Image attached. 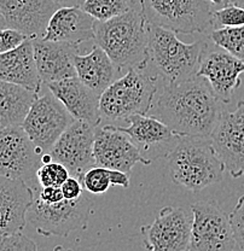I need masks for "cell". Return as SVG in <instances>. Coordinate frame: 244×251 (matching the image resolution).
Masks as SVG:
<instances>
[{"label": "cell", "mask_w": 244, "mask_h": 251, "mask_svg": "<svg viewBox=\"0 0 244 251\" xmlns=\"http://www.w3.org/2000/svg\"><path fill=\"white\" fill-rule=\"evenodd\" d=\"M192 211L184 206H164L150 225L140 228L148 251H188Z\"/></svg>", "instance_id": "cell-10"}, {"label": "cell", "mask_w": 244, "mask_h": 251, "mask_svg": "<svg viewBox=\"0 0 244 251\" xmlns=\"http://www.w3.org/2000/svg\"><path fill=\"white\" fill-rule=\"evenodd\" d=\"M74 121V117L47 88L44 94H38L22 128L43 156L51 151L63 132Z\"/></svg>", "instance_id": "cell-8"}, {"label": "cell", "mask_w": 244, "mask_h": 251, "mask_svg": "<svg viewBox=\"0 0 244 251\" xmlns=\"http://www.w3.org/2000/svg\"><path fill=\"white\" fill-rule=\"evenodd\" d=\"M94 163L109 171L130 173L137 163L151 164L144 158L127 134L116 126L106 125L96 128L93 145Z\"/></svg>", "instance_id": "cell-14"}, {"label": "cell", "mask_w": 244, "mask_h": 251, "mask_svg": "<svg viewBox=\"0 0 244 251\" xmlns=\"http://www.w3.org/2000/svg\"><path fill=\"white\" fill-rule=\"evenodd\" d=\"M209 39L214 45L244 62V25L217 28L209 31Z\"/></svg>", "instance_id": "cell-26"}, {"label": "cell", "mask_w": 244, "mask_h": 251, "mask_svg": "<svg viewBox=\"0 0 244 251\" xmlns=\"http://www.w3.org/2000/svg\"><path fill=\"white\" fill-rule=\"evenodd\" d=\"M4 28H7V25L6 22H5L4 16H2L1 11H0V29H4Z\"/></svg>", "instance_id": "cell-39"}, {"label": "cell", "mask_w": 244, "mask_h": 251, "mask_svg": "<svg viewBox=\"0 0 244 251\" xmlns=\"http://www.w3.org/2000/svg\"><path fill=\"white\" fill-rule=\"evenodd\" d=\"M69 176V172L63 164L52 161L41 164L35 177L40 187H61Z\"/></svg>", "instance_id": "cell-28"}, {"label": "cell", "mask_w": 244, "mask_h": 251, "mask_svg": "<svg viewBox=\"0 0 244 251\" xmlns=\"http://www.w3.org/2000/svg\"><path fill=\"white\" fill-rule=\"evenodd\" d=\"M0 80L35 93L41 92L43 81L36 69L31 39H27L17 49L0 54Z\"/></svg>", "instance_id": "cell-22"}, {"label": "cell", "mask_w": 244, "mask_h": 251, "mask_svg": "<svg viewBox=\"0 0 244 251\" xmlns=\"http://www.w3.org/2000/svg\"><path fill=\"white\" fill-rule=\"evenodd\" d=\"M58 9L54 0H0V11L7 28L20 31L28 39L43 38Z\"/></svg>", "instance_id": "cell-17"}, {"label": "cell", "mask_w": 244, "mask_h": 251, "mask_svg": "<svg viewBox=\"0 0 244 251\" xmlns=\"http://www.w3.org/2000/svg\"><path fill=\"white\" fill-rule=\"evenodd\" d=\"M192 228L188 251H233L235 237L229 215L214 201H198L190 206Z\"/></svg>", "instance_id": "cell-9"}, {"label": "cell", "mask_w": 244, "mask_h": 251, "mask_svg": "<svg viewBox=\"0 0 244 251\" xmlns=\"http://www.w3.org/2000/svg\"><path fill=\"white\" fill-rule=\"evenodd\" d=\"M49 91L58 99L77 121H82L98 127L102 124L99 98L94 91L83 85L78 77L65 78L47 83Z\"/></svg>", "instance_id": "cell-20"}, {"label": "cell", "mask_w": 244, "mask_h": 251, "mask_svg": "<svg viewBox=\"0 0 244 251\" xmlns=\"http://www.w3.org/2000/svg\"><path fill=\"white\" fill-rule=\"evenodd\" d=\"M209 2H211L212 5H213V7L215 10L220 9V7H224L225 5L227 4L226 0H209Z\"/></svg>", "instance_id": "cell-37"}, {"label": "cell", "mask_w": 244, "mask_h": 251, "mask_svg": "<svg viewBox=\"0 0 244 251\" xmlns=\"http://www.w3.org/2000/svg\"><path fill=\"white\" fill-rule=\"evenodd\" d=\"M94 22L81 7H59L50 20L43 39L80 45L94 39Z\"/></svg>", "instance_id": "cell-21"}, {"label": "cell", "mask_w": 244, "mask_h": 251, "mask_svg": "<svg viewBox=\"0 0 244 251\" xmlns=\"http://www.w3.org/2000/svg\"><path fill=\"white\" fill-rule=\"evenodd\" d=\"M80 181L82 184L83 190L92 195H104L110 186V171L103 167L94 166L88 169L80 177Z\"/></svg>", "instance_id": "cell-27"}, {"label": "cell", "mask_w": 244, "mask_h": 251, "mask_svg": "<svg viewBox=\"0 0 244 251\" xmlns=\"http://www.w3.org/2000/svg\"><path fill=\"white\" fill-rule=\"evenodd\" d=\"M34 59L43 83L57 82L77 77L74 58L79 54V45L58 41H46L43 38L31 39Z\"/></svg>", "instance_id": "cell-18"}, {"label": "cell", "mask_w": 244, "mask_h": 251, "mask_svg": "<svg viewBox=\"0 0 244 251\" xmlns=\"http://www.w3.org/2000/svg\"><path fill=\"white\" fill-rule=\"evenodd\" d=\"M96 128L90 124L75 120L63 132L49 152L52 161L63 164L69 174L79 180L83 173L96 164L93 156Z\"/></svg>", "instance_id": "cell-13"}, {"label": "cell", "mask_w": 244, "mask_h": 251, "mask_svg": "<svg viewBox=\"0 0 244 251\" xmlns=\"http://www.w3.org/2000/svg\"><path fill=\"white\" fill-rule=\"evenodd\" d=\"M149 56L150 62L163 78V83L178 82L196 76L204 41L185 44L177 33L148 23Z\"/></svg>", "instance_id": "cell-4"}, {"label": "cell", "mask_w": 244, "mask_h": 251, "mask_svg": "<svg viewBox=\"0 0 244 251\" xmlns=\"http://www.w3.org/2000/svg\"><path fill=\"white\" fill-rule=\"evenodd\" d=\"M229 219L236 245L244 251V195L238 198V202L230 213Z\"/></svg>", "instance_id": "cell-30"}, {"label": "cell", "mask_w": 244, "mask_h": 251, "mask_svg": "<svg viewBox=\"0 0 244 251\" xmlns=\"http://www.w3.org/2000/svg\"><path fill=\"white\" fill-rule=\"evenodd\" d=\"M0 251H38L35 242L23 233L0 238Z\"/></svg>", "instance_id": "cell-31"}, {"label": "cell", "mask_w": 244, "mask_h": 251, "mask_svg": "<svg viewBox=\"0 0 244 251\" xmlns=\"http://www.w3.org/2000/svg\"><path fill=\"white\" fill-rule=\"evenodd\" d=\"M146 22L177 34H198L214 29L209 0H139Z\"/></svg>", "instance_id": "cell-6"}, {"label": "cell", "mask_w": 244, "mask_h": 251, "mask_svg": "<svg viewBox=\"0 0 244 251\" xmlns=\"http://www.w3.org/2000/svg\"><path fill=\"white\" fill-rule=\"evenodd\" d=\"M110 182L111 186H121L127 188L130 186V177L127 173L121 171H110Z\"/></svg>", "instance_id": "cell-35"}, {"label": "cell", "mask_w": 244, "mask_h": 251, "mask_svg": "<svg viewBox=\"0 0 244 251\" xmlns=\"http://www.w3.org/2000/svg\"><path fill=\"white\" fill-rule=\"evenodd\" d=\"M63 197L67 201H77L83 195V187L80 180L75 176H69L61 186Z\"/></svg>", "instance_id": "cell-33"}, {"label": "cell", "mask_w": 244, "mask_h": 251, "mask_svg": "<svg viewBox=\"0 0 244 251\" xmlns=\"http://www.w3.org/2000/svg\"><path fill=\"white\" fill-rule=\"evenodd\" d=\"M33 200V187L0 176V238L22 233Z\"/></svg>", "instance_id": "cell-19"}, {"label": "cell", "mask_w": 244, "mask_h": 251, "mask_svg": "<svg viewBox=\"0 0 244 251\" xmlns=\"http://www.w3.org/2000/svg\"><path fill=\"white\" fill-rule=\"evenodd\" d=\"M208 44L202 53L197 76L206 78L221 103H230L233 93L242 83L241 75L244 73V62L229 52Z\"/></svg>", "instance_id": "cell-16"}, {"label": "cell", "mask_w": 244, "mask_h": 251, "mask_svg": "<svg viewBox=\"0 0 244 251\" xmlns=\"http://www.w3.org/2000/svg\"><path fill=\"white\" fill-rule=\"evenodd\" d=\"M59 7H81L85 0H54Z\"/></svg>", "instance_id": "cell-36"}, {"label": "cell", "mask_w": 244, "mask_h": 251, "mask_svg": "<svg viewBox=\"0 0 244 251\" xmlns=\"http://www.w3.org/2000/svg\"><path fill=\"white\" fill-rule=\"evenodd\" d=\"M27 39V36L23 35L20 31L12 29V28L0 29V54L6 53V52L17 49Z\"/></svg>", "instance_id": "cell-32"}, {"label": "cell", "mask_w": 244, "mask_h": 251, "mask_svg": "<svg viewBox=\"0 0 244 251\" xmlns=\"http://www.w3.org/2000/svg\"><path fill=\"white\" fill-rule=\"evenodd\" d=\"M125 121L127 122V127H116L128 135L140 155L150 162L167 157L180 138L154 116L133 115Z\"/></svg>", "instance_id": "cell-15"}, {"label": "cell", "mask_w": 244, "mask_h": 251, "mask_svg": "<svg viewBox=\"0 0 244 251\" xmlns=\"http://www.w3.org/2000/svg\"><path fill=\"white\" fill-rule=\"evenodd\" d=\"M34 192L40 201L46 204L59 203L64 200L61 187H33Z\"/></svg>", "instance_id": "cell-34"}, {"label": "cell", "mask_w": 244, "mask_h": 251, "mask_svg": "<svg viewBox=\"0 0 244 251\" xmlns=\"http://www.w3.org/2000/svg\"><path fill=\"white\" fill-rule=\"evenodd\" d=\"M74 67L79 80L98 96H101L115 81L116 68L98 45H94L90 53L83 56L77 54L74 58Z\"/></svg>", "instance_id": "cell-23"}, {"label": "cell", "mask_w": 244, "mask_h": 251, "mask_svg": "<svg viewBox=\"0 0 244 251\" xmlns=\"http://www.w3.org/2000/svg\"><path fill=\"white\" fill-rule=\"evenodd\" d=\"M227 4H235L238 5V6L244 7V0H226Z\"/></svg>", "instance_id": "cell-38"}, {"label": "cell", "mask_w": 244, "mask_h": 251, "mask_svg": "<svg viewBox=\"0 0 244 251\" xmlns=\"http://www.w3.org/2000/svg\"><path fill=\"white\" fill-rule=\"evenodd\" d=\"M94 40L119 73L144 70L150 63L148 22L140 5L106 22H94Z\"/></svg>", "instance_id": "cell-2"}, {"label": "cell", "mask_w": 244, "mask_h": 251, "mask_svg": "<svg viewBox=\"0 0 244 251\" xmlns=\"http://www.w3.org/2000/svg\"><path fill=\"white\" fill-rule=\"evenodd\" d=\"M90 214L91 202L83 195L77 201L63 200L59 203L46 204L34 192L27 224L44 237H67L73 232L85 229Z\"/></svg>", "instance_id": "cell-7"}, {"label": "cell", "mask_w": 244, "mask_h": 251, "mask_svg": "<svg viewBox=\"0 0 244 251\" xmlns=\"http://www.w3.org/2000/svg\"><path fill=\"white\" fill-rule=\"evenodd\" d=\"M52 251H74V250L69 249V248L63 247V245H57V247H54V249H52Z\"/></svg>", "instance_id": "cell-40"}, {"label": "cell", "mask_w": 244, "mask_h": 251, "mask_svg": "<svg viewBox=\"0 0 244 251\" xmlns=\"http://www.w3.org/2000/svg\"><path fill=\"white\" fill-rule=\"evenodd\" d=\"M213 149L225 172L237 179L244 175V100L232 112L222 111L211 135Z\"/></svg>", "instance_id": "cell-12"}, {"label": "cell", "mask_w": 244, "mask_h": 251, "mask_svg": "<svg viewBox=\"0 0 244 251\" xmlns=\"http://www.w3.org/2000/svg\"><path fill=\"white\" fill-rule=\"evenodd\" d=\"M172 181L191 192L222 181L225 167L215 153L211 138L180 137L167 156Z\"/></svg>", "instance_id": "cell-3"}, {"label": "cell", "mask_w": 244, "mask_h": 251, "mask_svg": "<svg viewBox=\"0 0 244 251\" xmlns=\"http://www.w3.org/2000/svg\"><path fill=\"white\" fill-rule=\"evenodd\" d=\"M213 23L214 29L244 25V7L235 4H226L224 7L214 10Z\"/></svg>", "instance_id": "cell-29"}, {"label": "cell", "mask_w": 244, "mask_h": 251, "mask_svg": "<svg viewBox=\"0 0 244 251\" xmlns=\"http://www.w3.org/2000/svg\"><path fill=\"white\" fill-rule=\"evenodd\" d=\"M135 1H139V0H135Z\"/></svg>", "instance_id": "cell-41"}, {"label": "cell", "mask_w": 244, "mask_h": 251, "mask_svg": "<svg viewBox=\"0 0 244 251\" xmlns=\"http://www.w3.org/2000/svg\"><path fill=\"white\" fill-rule=\"evenodd\" d=\"M157 93L156 77L143 70L130 69L101 94L102 120L119 121L133 115H148Z\"/></svg>", "instance_id": "cell-5"}, {"label": "cell", "mask_w": 244, "mask_h": 251, "mask_svg": "<svg viewBox=\"0 0 244 251\" xmlns=\"http://www.w3.org/2000/svg\"><path fill=\"white\" fill-rule=\"evenodd\" d=\"M40 166L41 155L22 126L0 128V176L27 182Z\"/></svg>", "instance_id": "cell-11"}, {"label": "cell", "mask_w": 244, "mask_h": 251, "mask_svg": "<svg viewBox=\"0 0 244 251\" xmlns=\"http://www.w3.org/2000/svg\"><path fill=\"white\" fill-rule=\"evenodd\" d=\"M149 112L179 137L211 138L222 110L208 81L196 75L163 83V90Z\"/></svg>", "instance_id": "cell-1"}, {"label": "cell", "mask_w": 244, "mask_h": 251, "mask_svg": "<svg viewBox=\"0 0 244 251\" xmlns=\"http://www.w3.org/2000/svg\"><path fill=\"white\" fill-rule=\"evenodd\" d=\"M38 94L0 80V128L22 126Z\"/></svg>", "instance_id": "cell-24"}, {"label": "cell", "mask_w": 244, "mask_h": 251, "mask_svg": "<svg viewBox=\"0 0 244 251\" xmlns=\"http://www.w3.org/2000/svg\"><path fill=\"white\" fill-rule=\"evenodd\" d=\"M139 1L135 0H85L81 9L99 22H106L132 10Z\"/></svg>", "instance_id": "cell-25"}]
</instances>
